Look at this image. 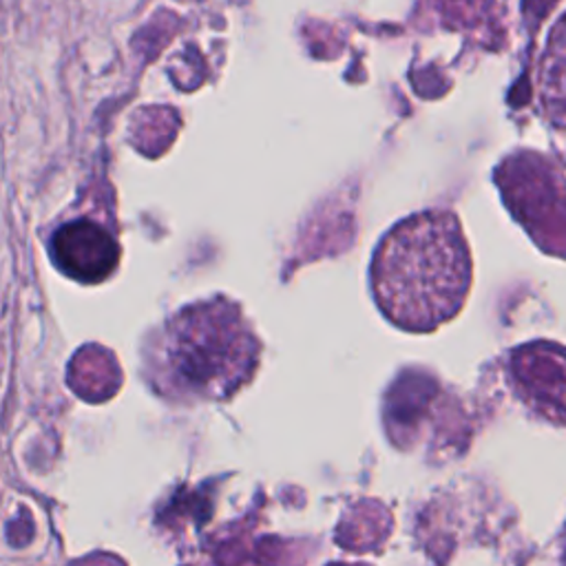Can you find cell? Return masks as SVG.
I'll list each match as a JSON object with an SVG mask.
<instances>
[{
  "instance_id": "7a4b0ae2",
  "label": "cell",
  "mask_w": 566,
  "mask_h": 566,
  "mask_svg": "<svg viewBox=\"0 0 566 566\" xmlns=\"http://www.w3.org/2000/svg\"><path fill=\"white\" fill-rule=\"evenodd\" d=\"M259 350L241 313L219 299L176 317L158 348V370L178 394L226 398L250 381Z\"/></svg>"
},
{
  "instance_id": "5b68a950",
  "label": "cell",
  "mask_w": 566,
  "mask_h": 566,
  "mask_svg": "<svg viewBox=\"0 0 566 566\" xmlns=\"http://www.w3.org/2000/svg\"><path fill=\"white\" fill-rule=\"evenodd\" d=\"M540 93L548 115L566 124V19L555 25L540 67Z\"/></svg>"
},
{
  "instance_id": "277c9868",
  "label": "cell",
  "mask_w": 566,
  "mask_h": 566,
  "mask_svg": "<svg viewBox=\"0 0 566 566\" xmlns=\"http://www.w3.org/2000/svg\"><path fill=\"white\" fill-rule=\"evenodd\" d=\"M58 265L78 281H100L117 263V246L93 222H76L58 230L54 239Z\"/></svg>"
},
{
  "instance_id": "3957f363",
  "label": "cell",
  "mask_w": 566,
  "mask_h": 566,
  "mask_svg": "<svg viewBox=\"0 0 566 566\" xmlns=\"http://www.w3.org/2000/svg\"><path fill=\"white\" fill-rule=\"evenodd\" d=\"M516 396L542 418L566 424V348L535 341L511 352L507 365Z\"/></svg>"
},
{
  "instance_id": "6da1fadb",
  "label": "cell",
  "mask_w": 566,
  "mask_h": 566,
  "mask_svg": "<svg viewBox=\"0 0 566 566\" xmlns=\"http://www.w3.org/2000/svg\"><path fill=\"white\" fill-rule=\"evenodd\" d=\"M372 291L381 313L409 332L454 319L472 286V254L459 217L424 211L396 224L372 259Z\"/></svg>"
},
{
  "instance_id": "8992f818",
  "label": "cell",
  "mask_w": 566,
  "mask_h": 566,
  "mask_svg": "<svg viewBox=\"0 0 566 566\" xmlns=\"http://www.w3.org/2000/svg\"><path fill=\"white\" fill-rule=\"evenodd\" d=\"M562 562H564V566H566V544H564V557H562Z\"/></svg>"
}]
</instances>
